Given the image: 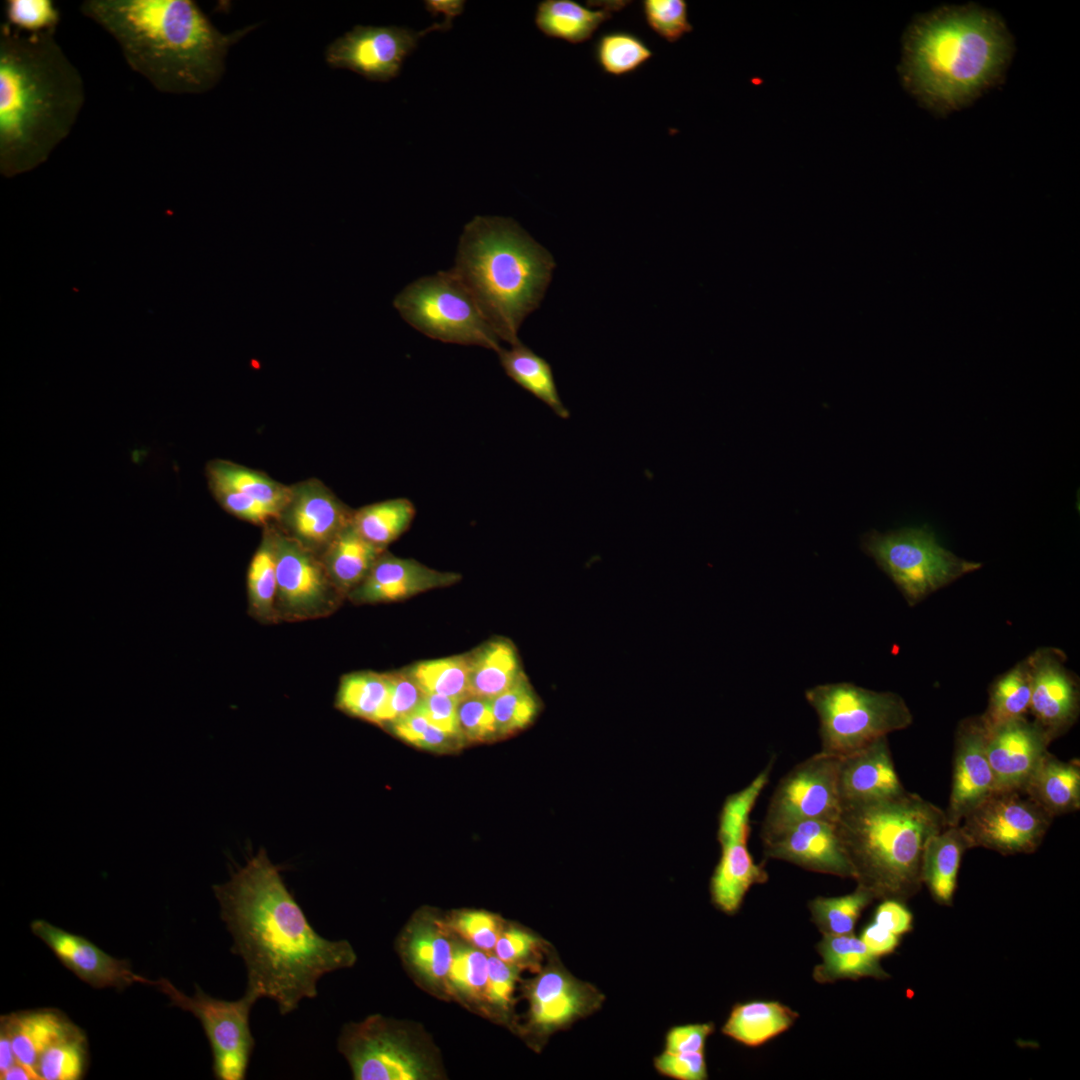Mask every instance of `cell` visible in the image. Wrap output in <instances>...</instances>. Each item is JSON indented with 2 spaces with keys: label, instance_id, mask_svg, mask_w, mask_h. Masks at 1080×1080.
Wrapping results in <instances>:
<instances>
[{
  "label": "cell",
  "instance_id": "cell-24",
  "mask_svg": "<svg viewBox=\"0 0 1080 1080\" xmlns=\"http://www.w3.org/2000/svg\"><path fill=\"white\" fill-rule=\"evenodd\" d=\"M30 928L67 969L94 988L124 989L135 983L150 984L149 979L132 971L128 961L114 958L82 936L45 920H34Z\"/></svg>",
  "mask_w": 1080,
  "mask_h": 1080
},
{
  "label": "cell",
  "instance_id": "cell-30",
  "mask_svg": "<svg viewBox=\"0 0 1080 1080\" xmlns=\"http://www.w3.org/2000/svg\"><path fill=\"white\" fill-rule=\"evenodd\" d=\"M970 849L960 826H946L927 840L921 863V880L933 899L951 905L963 853Z\"/></svg>",
  "mask_w": 1080,
  "mask_h": 1080
},
{
  "label": "cell",
  "instance_id": "cell-27",
  "mask_svg": "<svg viewBox=\"0 0 1080 1080\" xmlns=\"http://www.w3.org/2000/svg\"><path fill=\"white\" fill-rule=\"evenodd\" d=\"M629 1H607L592 9L574 0H544L535 12V25L547 37L570 44L584 43Z\"/></svg>",
  "mask_w": 1080,
  "mask_h": 1080
},
{
  "label": "cell",
  "instance_id": "cell-8",
  "mask_svg": "<svg viewBox=\"0 0 1080 1080\" xmlns=\"http://www.w3.org/2000/svg\"><path fill=\"white\" fill-rule=\"evenodd\" d=\"M819 718L821 751L842 756L911 725L912 713L894 692H877L840 682L805 691Z\"/></svg>",
  "mask_w": 1080,
  "mask_h": 1080
},
{
  "label": "cell",
  "instance_id": "cell-58",
  "mask_svg": "<svg viewBox=\"0 0 1080 1080\" xmlns=\"http://www.w3.org/2000/svg\"><path fill=\"white\" fill-rule=\"evenodd\" d=\"M873 922L900 937L911 930L912 914L902 901L886 899L877 907Z\"/></svg>",
  "mask_w": 1080,
  "mask_h": 1080
},
{
  "label": "cell",
  "instance_id": "cell-25",
  "mask_svg": "<svg viewBox=\"0 0 1080 1080\" xmlns=\"http://www.w3.org/2000/svg\"><path fill=\"white\" fill-rule=\"evenodd\" d=\"M837 788L841 809L889 799L906 791L896 772L887 736L839 756Z\"/></svg>",
  "mask_w": 1080,
  "mask_h": 1080
},
{
  "label": "cell",
  "instance_id": "cell-42",
  "mask_svg": "<svg viewBox=\"0 0 1080 1080\" xmlns=\"http://www.w3.org/2000/svg\"><path fill=\"white\" fill-rule=\"evenodd\" d=\"M654 55L638 34L628 30L601 33L593 46V57L607 75L623 77L641 69Z\"/></svg>",
  "mask_w": 1080,
  "mask_h": 1080
},
{
  "label": "cell",
  "instance_id": "cell-61",
  "mask_svg": "<svg viewBox=\"0 0 1080 1080\" xmlns=\"http://www.w3.org/2000/svg\"><path fill=\"white\" fill-rule=\"evenodd\" d=\"M16 1057L9 1037L0 1032V1075L16 1063Z\"/></svg>",
  "mask_w": 1080,
  "mask_h": 1080
},
{
  "label": "cell",
  "instance_id": "cell-22",
  "mask_svg": "<svg viewBox=\"0 0 1080 1080\" xmlns=\"http://www.w3.org/2000/svg\"><path fill=\"white\" fill-rule=\"evenodd\" d=\"M995 791L986 753V729L980 716L966 718L955 736L952 788L945 812L947 826H957Z\"/></svg>",
  "mask_w": 1080,
  "mask_h": 1080
},
{
  "label": "cell",
  "instance_id": "cell-46",
  "mask_svg": "<svg viewBox=\"0 0 1080 1080\" xmlns=\"http://www.w3.org/2000/svg\"><path fill=\"white\" fill-rule=\"evenodd\" d=\"M491 704L499 738L509 737L526 729L541 710V701L526 675L491 699Z\"/></svg>",
  "mask_w": 1080,
  "mask_h": 1080
},
{
  "label": "cell",
  "instance_id": "cell-14",
  "mask_svg": "<svg viewBox=\"0 0 1080 1080\" xmlns=\"http://www.w3.org/2000/svg\"><path fill=\"white\" fill-rule=\"evenodd\" d=\"M1053 817L1023 790H996L959 824L969 848L984 847L1001 854L1034 852Z\"/></svg>",
  "mask_w": 1080,
  "mask_h": 1080
},
{
  "label": "cell",
  "instance_id": "cell-38",
  "mask_svg": "<svg viewBox=\"0 0 1080 1080\" xmlns=\"http://www.w3.org/2000/svg\"><path fill=\"white\" fill-rule=\"evenodd\" d=\"M209 485L231 488L271 508L278 519L289 501L291 486L283 485L262 472L229 460L214 459L205 467Z\"/></svg>",
  "mask_w": 1080,
  "mask_h": 1080
},
{
  "label": "cell",
  "instance_id": "cell-32",
  "mask_svg": "<svg viewBox=\"0 0 1080 1080\" xmlns=\"http://www.w3.org/2000/svg\"><path fill=\"white\" fill-rule=\"evenodd\" d=\"M822 963L814 970V978L821 983L839 979L874 977L883 979L888 974L860 938L851 934L824 935L818 944Z\"/></svg>",
  "mask_w": 1080,
  "mask_h": 1080
},
{
  "label": "cell",
  "instance_id": "cell-21",
  "mask_svg": "<svg viewBox=\"0 0 1080 1080\" xmlns=\"http://www.w3.org/2000/svg\"><path fill=\"white\" fill-rule=\"evenodd\" d=\"M836 822L808 819L794 823L762 839L764 854L810 871L854 878Z\"/></svg>",
  "mask_w": 1080,
  "mask_h": 1080
},
{
  "label": "cell",
  "instance_id": "cell-55",
  "mask_svg": "<svg viewBox=\"0 0 1080 1080\" xmlns=\"http://www.w3.org/2000/svg\"><path fill=\"white\" fill-rule=\"evenodd\" d=\"M654 1067L659 1074L678 1080H704L708 1076L704 1052L663 1051L654 1058Z\"/></svg>",
  "mask_w": 1080,
  "mask_h": 1080
},
{
  "label": "cell",
  "instance_id": "cell-62",
  "mask_svg": "<svg viewBox=\"0 0 1080 1080\" xmlns=\"http://www.w3.org/2000/svg\"><path fill=\"white\" fill-rule=\"evenodd\" d=\"M2 1080H40L39 1076L26 1066L16 1062L0 1075Z\"/></svg>",
  "mask_w": 1080,
  "mask_h": 1080
},
{
  "label": "cell",
  "instance_id": "cell-37",
  "mask_svg": "<svg viewBox=\"0 0 1080 1080\" xmlns=\"http://www.w3.org/2000/svg\"><path fill=\"white\" fill-rule=\"evenodd\" d=\"M388 697V673L356 671L341 677L335 707L347 715L383 728Z\"/></svg>",
  "mask_w": 1080,
  "mask_h": 1080
},
{
  "label": "cell",
  "instance_id": "cell-6",
  "mask_svg": "<svg viewBox=\"0 0 1080 1080\" xmlns=\"http://www.w3.org/2000/svg\"><path fill=\"white\" fill-rule=\"evenodd\" d=\"M837 831L857 886L874 899L906 900L921 887L929 837L946 826L945 812L916 793L842 808Z\"/></svg>",
  "mask_w": 1080,
  "mask_h": 1080
},
{
  "label": "cell",
  "instance_id": "cell-52",
  "mask_svg": "<svg viewBox=\"0 0 1080 1080\" xmlns=\"http://www.w3.org/2000/svg\"><path fill=\"white\" fill-rule=\"evenodd\" d=\"M458 725L465 743H485L499 738L491 699L467 695L458 702Z\"/></svg>",
  "mask_w": 1080,
  "mask_h": 1080
},
{
  "label": "cell",
  "instance_id": "cell-9",
  "mask_svg": "<svg viewBox=\"0 0 1080 1080\" xmlns=\"http://www.w3.org/2000/svg\"><path fill=\"white\" fill-rule=\"evenodd\" d=\"M863 551L891 578L910 606L982 563L968 561L942 547L928 527L902 528L862 537Z\"/></svg>",
  "mask_w": 1080,
  "mask_h": 1080
},
{
  "label": "cell",
  "instance_id": "cell-2",
  "mask_svg": "<svg viewBox=\"0 0 1080 1080\" xmlns=\"http://www.w3.org/2000/svg\"><path fill=\"white\" fill-rule=\"evenodd\" d=\"M0 25V172L43 164L70 134L85 102L84 82L55 39Z\"/></svg>",
  "mask_w": 1080,
  "mask_h": 1080
},
{
  "label": "cell",
  "instance_id": "cell-47",
  "mask_svg": "<svg viewBox=\"0 0 1080 1080\" xmlns=\"http://www.w3.org/2000/svg\"><path fill=\"white\" fill-rule=\"evenodd\" d=\"M552 945L528 927L506 920L493 954L523 972H538Z\"/></svg>",
  "mask_w": 1080,
  "mask_h": 1080
},
{
  "label": "cell",
  "instance_id": "cell-34",
  "mask_svg": "<svg viewBox=\"0 0 1080 1080\" xmlns=\"http://www.w3.org/2000/svg\"><path fill=\"white\" fill-rule=\"evenodd\" d=\"M386 549L364 539L350 524L320 556L330 577L345 594L355 589L369 574Z\"/></svg>",
  "mask_w": 1080,
  "mask_h": 1080
},
{
  "label": "cell",
  "instance_id": "cell-5",
  "mask_svg": "<svg viewBox=\"0 0 1080 1080\" xmlns=\"http://www.w3.org/2000/svg\"><path fill=\"white\" fill-rule=\"evenodd\" d=\"M555 266L551 253L513 219L475 216L464 227L451 272L498 338L515 345L523 321L540 306Z\"/></svg>",
  "mask_w": 1080,
  "mask_h": 1080
},
{
  "label": "cell",
  "instance_id": "cell-23",
  "mask_svg": "<svg viewBox=\"0 0 1080 1080\" xmlns=\"http://www.w3.org/2000/svg\"><path fill=\"white\" fill-rule=\"evenodd\" d=\"M1051 742L1045 731L1026 717L986 729V753L995 791L1024 790Z\"/></svg>",
  "mask_w": 1080,
  "mask_h": 1080
},
{
  "label": "cell",
  "instance_id": "cell-4",
  "mask_svg": "<svg viewBox=\"0 0 1080 1080\" xmlns=\"http://www.w3.org/2000/svg\"><path fill=\"white\" fill-rule=\"evenodd\" d=\"M80 10L116 40L131 69L163 93L214 87L229 47L247 32L221 33L191 0H86Z\"/></svg>",
  "mask_w": 1080,
  "mask_h": 1080
},
{
  "label": "cell",
  "instance_id": "cell-31",
  "mask_svg": "<svg viewBox=\"0 0 1080 1080\" xmlns=\"http://www.w3.org/2000/svg\"><path fill=\"white\" fill-rule=\"evenodd\" d=\"M1023 791L1053 818L1079 810V761H1061L1047 752Z\"/></svg>",
  "mask_w": 1080,
  "mask_h": 1080
},
{
  "label": "cell",
  "instance_id": "cell-60",
  "mask_svg": "<svg viewBox=\"0 0 1080 1080\" xmlns=\"http://www.w3.org/2000/svg\"><path fill=\"white\" fill-rule=\"evenodd\" d=\"M426 9L435 14L441 12L445 15V18L452 20L457 15L461 14L464 9V1H441V0H429L425 1Z\"/></svg>",
  "mask_w": 1080,
  "mask_h": 1080
},
{
  "label": "cell",
  "instance_id": "cell-3",
  "mask_svg": "<svg viewBox=\"0 0 1080 1080\" xmlns=\"http://www.w3.org/2000/svg\"><path fill=\"white\" fill-rule=\"evenodd\" d=\"M1014 54L1002 18L969 4L917 16L902 41L899 73L921 106L947 115L999 84Z\"/></svg>",
  "mask_w": 1080,
  "mask_h": 1080
},
{
  "label": "cell",
  "instance_id": "cell-33",
  "mask_svg": "<svg viewBox=\"0 0 1080 1080\" xmlns=\"http://www.w3.org/2000/svg\"><path fill=\"white\" fill-rule=\"evenodd\" d=\"M487 985L488 954L452 933V960L448 974L451 1001L485 1018Z\"/></svg>",
  "mask_w": 1080,
  "mask_h": 1080
},
{
  "label": "cell",
  "instance_id": "cell-53",
  "mask_svg": "<svg viewBox=\"0 0 1080 1080\" xmlns=\"http://www.w3.org/2000/svg\"><path fill=\"white\" fill-rule=\"evenodd\" d=\"M209 489L219 506L240 520L263 526L278 520L276 512L248 495L219 485H209Z\"/></svg>",
  "mask_w": 1080,
  "mask_h": 1080
},
{
  "label": "cell",
  "instance_id": "cell-39",
  "mask_svg": "<svg viewBox=\"0 0 1080 1080\" xmlns=\"http://www.w3.org/2000/svg\"><path fill=\"white\" fill-rule=\"evenodd\" d=\"M277 592L275 528L265 526L247 573L249 613L263 624L278 623L275 610Z\"/></svg>",
  "mask_w": 1080,
  "mask_h": 1080
},
{
  "label": "cell",
  "instance_id": "cell-26",
  "mask_svg": "<svg viewBox=\"0 0 1080 1080\" xmlns=\"http://www.w3.org/2000/svg\"><path fill=\"white\" fill-rule=\"evenodd\" d=\"M461 575L429 568L416 560L385 551L367 577L347 596L355 604L401 601L428 590L455 584Z\"/></svg>",
  "mask_w": 1080,
  "mask_h": 1080
},
{
  "label": "cell",
  "instance_id": "cell-28",
  "mask_svg": "<svg viewBox=\"0 0 1080 1080\" xmlns=\"http://www.w3.org/2000/svg\"><path fill=\"white\" fill-rule=\"evenodd\" d=\"M74 1025L58 1010L37 1009L2 1015L0 1032L9 1037L16 1061L38 1075L41 1053Z\"/></svg>",
  "mask_w": 1080,
  "mask_h": 1080
},
{
  "label": "cell",
  "instance_id": "cell-13",
  "mask_svg": "<svg viewBox=\"0 0 1080 1080\" xmlns=\"http://www.w3.org/2000/svg\"><path fill=\"white\" fill-rule=\"evenodd\" d=\"M173 1006L192 1013L201 1023L210 1043L213 1074L219 1080H243L255 1040L249 1015L259 997L249 991L238 1000L214 998L195 985L194 994L186 995L168 979L150 980Z\"/></svg>",
  "mask_w": 1080,
  "mask_h": 1080
},
{
  "label": "cell",
  "instance_id": "cell-48",
  "mask_svg": "<svg viewBox=\"0 0 1080 1080\" xmlns=\"http://www.w3.org/2000/svg\"><path fill=\"white\" fill-rule=\"evenodd\" d=\"M873 899L859 886L844 896L816 897L809 903L812 921L824 935L851 934L862 910Z\"/></svg>",
  "mask_w": 1080,
  "mask_h": 1080
},
{
  "label": "cell",
  "instance_id": "cell-54",
  "mask_svg": "<svg viewBox=\"0 0 1080 1080\" xmlns=\"http://www.w3.org/2000/svg\"><path fill=\"white\" fill-rule=\"evenodd\" d=\"M387 673L389 697L383 728L396 719L416 711L425 695L407 669Z\"/></svg>",
  "mask_w": 1080,
  "mask_h": 1080
},
{
  "label": "cell",
  "instance_id": "cell-41",
  "mask_svg": "<svg viewBox=\"0 0 1080 1080\" xmlns=\"http://www.w3.org/2000/svg\"><path fill=\"white\" fill-rule=\"evenodd\" d=\"M416 514L407 498H394L353 511L352 526L367 541L386 549L410 527Z\"/></svg>",
  "mask_w": 1080,
  "mask_h": 1080
},
{
  "label": "cell",
  "instance_id": "cell-36",
  "mask_svg": "<svg viewBox=\"0 0 1080 1080\" xmlns=\"http://www.w3.org/2000/svg\"><path fill=\"white\" fill-rule=\"evenodd\" d=\"M798 1017L789 1007L773 1001L736 1005L722 1032L748 1046H758L786 1031Z\"/></svg>",
  "mask_w": 1080,
  "mask_h": 1080
},
{
  "label": "cell",
  "instance_id": "cell-10",
  "mask_svg": "<svg viewBox=\"0 0 1080 1080\" xmlns=\"http://www.w3.org/2000/svg\"><path fill=\"white\" fill-rule=\"evenodd\" d=\"M394 306L408 324L432 339L495 352L502 348L473 297L451 270L413 281L396 296Z\"/></svg>",
  "mask_w": 1080,
  "mask_h": 1080
},
{
  "label": "cell",
  "instance_id": "cell-59",
  "mask_svg": "<svg viewBox=\"0 0 1080 1080\" xmlns=\"http://www.w3.org/2000/svg\"><path fill=\"white\" fill-rule=\"evenodd\" d=\"M860 939L876 957L892 953L899 944V936L872 922L863 930Z\"/></svg>",
  "mask_w": 1080,
  "mask_h": 1080
},
{
  "label": "cell",
  "instance_id": "cell-17",
  "mask_svg": "<svg viewBox=\"0 0 1080 1080\" xmlns=\"http://www.w3.org/2000/svg\"><path fill=\"white\" fill-rule=\"evenodd\" d=\"M451 26L452 20L446 18L418 32L406 27L358 25L329 45L326 61L333 68L386 82L399 74L404 59L416 49L422 36L435 30L446 31Z\"/></svg>",
  "mask_w": 1080,
  "mask_h": 1080
},
{
  "label": "cell",
  "instance_id": "cell-16",
  "mask_svg": "<svg viewBox=\"0 0 1080 1080\" xmlns=\"http://www.w3.org/2000/svg\"><path fill=\"white\" fill-rule=\"evenodd\" d=\"M839 756L820 751L794 766L778 783L761 826L765 839L808 819L837 821Z\"/></svg>",
  "mask_w": 1080,
  "mask_h": 1080
},
{
  "label": "cell",
  "instance_id": "cell-45",
  "mask_svg": "<svg viewBox=\"0 0 1080 1080\" xmlns=\"http://www.w3.org/2000/svg\"><path fill=\"white\" fill-rule=\"evenodd\" d=\"M406 669L424 694L457 700L469 695L467 654L421 661Z\"/></svg>",
  "mask_w": 1080,
  "mask_h": 1080
},
{
  "label": "cell",
  "instance_id": "cell-35",
  "mask_svg": "<svg viewBox=\"0 0 1080 1080\" xmlns=\"http://www.w3.org/2000/svg\"><path fill=\"white\" fill-rule=\"evenodd\" d=\"M499 360L505 373L520 387L546 404L558 417L567 419L570 412L558 394L550 364L521 342L510 349L501 348Z\"/></svg>",
  "mask_w": 1080,
  "mask_h": 1080
},
{
  "label": "cell",
  "instance_id": "cell-43",
  "mask_svg": "<svg viewBox=\"0 0 1080 1080\" xmlns=\"http://www.w3.org/2000/svg\"><path fill=\"white\" fill-rule=\"evenodd\" d=\"M523 971L488 954V985L485 1019L509 1029L516 1036L520 1020L516 1014V988Z\"/></svg>",
  "mask_w": 1080,
  "mask_h": 1080
},
{
  "label": "cell",
  "instance_id": "cell-50",
  "mask_svg": "<svg viewBox=\"0 0 1080 1080\" xmlns=\"http://www.w3.org/2000/svg\"><path fill=\"white\" fill-rule=\"evenodd\" d=\"M641 8L647 26L668 43L679 41L693 30L684 0H644Z\"/></svg>",
  "mask_w": 1080,
  "mask_h": 1080
},
{
  "label": "cell",
  "instance_id": "cell-7",
  "mask_svg": "<svg viewBox=\"0 0 1080 1080\" xmlns=\"http://www.w3.org/2000/svg\"><path fill=\"white\" fill-rule=\"evenodd\" d=\"M338 1050L355 1080H444L440 1049L424 1027L381 1014L343 1025Z\"/></svg>",
  "mask_w": 1080,
  "mask_h": 1080
},
{
  "label": "cell",
  "instance_id": "cell-18",
  "mask_svg": "<svg viewBox=\"0 0 1080 1080\" xmlns=\"http://www.w3.org/2000/svg\"><path fill=\"white\" fill-rule=\"evenodd\" d=\"M395 950L411 980L428 995L450 1002L448 974L452 932L444 913L430 906L417 909L399 931Z\"/></svg>",
  "mask_w": 1080,
  "mask_h": 1080
},
{
  "label": "cell",
  "instance_id": "cell-49",
  "mask_svg": "<svg viewBox=\"0 0 1080 1080\" xmlns=\"http://www.w3.org/2000/svg\"><path fill=\"white\" fill-rule=\"evenodd\" d=\"M449 930L474 947L493 954L506 919L483 909H454L444 913Z\"/></svg>",
  "mask_w": 1080,
  "mask_h": 1080
},
{
  "label": "cell",
  "instance_id": "cell-11",
  "mask_svg": "<svg viewBox=\"0 0 1080 1080\" xmlns=\"http://www.w3.org/2000/svg\"><path fill=\"white\" fill-rule=\"evenodd\" d=\"M534 974L521 981L528 1009L517 1036L540 1052L554 1033L599 1010L605 997L592 984L574 977L553 946L542 968Z\"/></svg>",
  "mask_w": 1080,
  "mask_h": 1080
},
{
  "label": "cell",
  "instance_id": "cell-20",
  "mask_svg": "<svg viewBox=\"0 0 1080 1080\" xmlns=\"http://www.w3.org/2000/svg\"><path fill=\"white\" fill-rule=\"evenodd\" d=\"M353 511L322 482L309 479L291 486L280 521L285 534L321 556L352 522Z\"/></svg>",
  "mask_w": 1080,
  "mask_h": 1080
},
{
  "label": "cell",
  "instance_id": "cell-15",
  "mask_svg": "<svg viewBox=\"0 0 1080 1080\" xmlns=\"http://www.w3.org/2000/svg\"><path fill=\"white\" fill-rule=\"evenodd\" d=\"M277 621L327 617L347 599L330 577L321 557L275 528Z\"/></svg>",
  "mask_w": 1080,
  "mask_h": 1080
},
{
  "label": "cell",
  "instance_id": "cell-57",
  "mask_svg": "<svg viewBox=\"0 0 1080 1080\" xmlns=\"http://www.w3.org/2000/svg\"><path fill=\"white\" fill-rule=\"evenodd\" d=\"M713 1031L714 1025L710 1022L674 1026L666 1034L664 1051L704 1052L706 1040Z\"/></svg>",
  "mask_w": 1080,
  "mask_h": 1080
},
{
  "label": "cell",
  "instance_id": "cell-12",
  "mask_svg": "<svg viewBox=\"0 0 1080 1080\" xmlns=\"http://www.w3.org/2000/svg\"><path fill=\"white\" fill-rule=\"evenodd\" d=\"M773 760L743 789L728 795L722 805L717 839L721 856L710 881L713 904L727 914L735 913L751 886L767 881L761 864L748 850L750 814L768 783Z\"/></svg>",
  "mask_w": 1080,
  "mask_h": 1080
},
{
  "label": "cell",
  "instance_id": "cell-56",
  "mask_svg": "<svg viewBox=\"0 0 1080 1080\" xmlns=\"http://www.w3.org/2000/svg\"><path fill=\"white\" fill-rule=\"evenodd\" d=\"M458 702L459 700L448 696L425 694L416 711L434 727L461 737L458 725Z\"/></svg>",
  "mask_w": 1080,
  "mask_h": 1080
},
{
  "label": "cell",
  "instance_id": "cell-51",
  "mask_svg": "<svg viewBox=\"0 0 1080 1080\" xmlns=\"http://www.w3.org/2000/svg\"><path fill=\"white\" fill-rule=\"evenodd\" d=\"M5 23L27 34L55 32L60 23V11L50 0L5 1Z\"/></svg>",
  "mask_w": 1080,
  "mask_h": 1080
},
{
  "label": "cell",
  "instance_id": "cell-44",
  "mask_svg": "<svg viewBox=\"0 0 1080 1080\" xmlns=\"http://www.w3.org/2000/svg\"><path fill=\"white\" fill-rule=\"evenodd\" d=\"M88 1062L85 1033L76 1025L41 1053L37 1072L41 1080L82 1079Z\"/></svg>",
  "mask_w": 1080,
  "mask_h": 1080
},
{
  "label": "cell",
  "instance_id": "cell-40",
  "mask_svg": "<svg viewBox=\"0 0 1080 1080\" xmlns=\"http://www.w3.org/2000/svg\"><path fill=\"white\" fill-rule=\"evenodd\" d=\"M1031 699V674L1027 657L998 677L989 690L988 705L980 715L987 730L1026 717Z\"/></svg>",
  "mask_w": 1080,
  "mask_h": 1080
},
{
  "label": "cell",
  "instance_id": "cell-19",
  "mask_svg": "<svg viewBox=\"0 0 1080 1080\" xmlns=\"http://www.w3.org/2000/svg\"><path fill=\"white\" fill-rule=\"evenodd\" d=\"M1027 659L1031 674L1029 712L1052 741L1077 721L1079 682L1066 668V655L1060 649L1038 648Z\"/></svg>",
  "mask_w": 1080,
  "mask_h": 1080
},
{
  "label": "cell",
  "instance_id": "cell-1",
  "mask_svg": "<svg viewBox=\"0 0 1080 1080\" xmlns=\"http://www.w3.org/2000/svg\"><path fill=\"white\" fill-rule=\"evenodd\" d=\"M264 849L229 881L213 886L232 953L246 967V991L275 1001L282 1015L317 996L319 979L350 968L357 955L347 940L320 936L287 889Z\"/></svg>",
  "mask_w": 1080,
  "mask_h": 1080
},
{
  "label": "cell",
  "instance_id": "cell-29",
  "mask_svg": "<svg viewBox=\"0 0 1080 1080\" xmlns=\"http://www.w3.org/2000/svg\"><path fill=\"white\" fill-rule=\"evenodd\" d=\"M467 658L469 695L493 699L525 675L516 647L505 638L485 642Z\"/></svg>",
  "mask_w": 1080,
  "mask_h": 1080
}]
</instances>
